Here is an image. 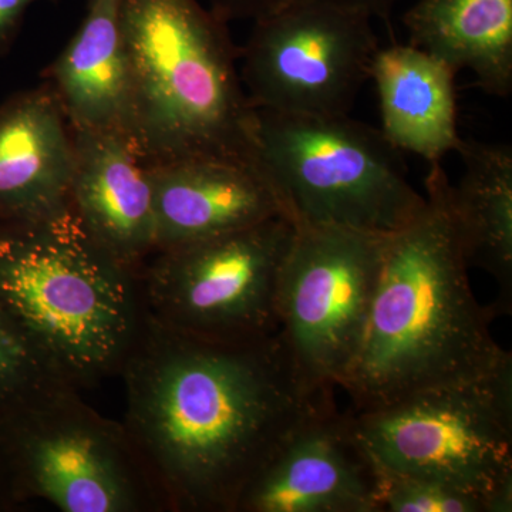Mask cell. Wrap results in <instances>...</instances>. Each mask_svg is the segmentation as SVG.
<instances>
[{
	"instance_id": "6da1fadb",
	"label": "cell",
	"mask_w": 512,
	"mask_h": 512,
	"mask_svg": "<svg viewBox=\"0 0 512 512\" xmlns=\"http://www.w3.org/2000/svg\"><path fill=\"white\" fill-rule=\"evenodd\" d=\"M120 376L124 427L170 512H235L249 481L336 392L306 380L279 332L218 343L147 316Z\"/></svg>"
},
{
	"instance_id": "7a4b0ae2",
	"label": "cell",
	"mask_w": 512,
	"mask_h": 512,
	"mask_svg": "<svg viewBox=\"0 0 512 512\" xmlns=\"http://www.w3.org/2000/svg\"><path fill=\"white\" fill-rule=\"evenodd\" d=\"M450 187L431 163L423 210L387 235L365 330L338 386L353 410L483 379L512 360L491 335L497 308L481 306L468 281Z\"/></svg>"
},
{
	"instance_id": "3957f363",
	"label": "cell",
	"mask_w": 512,
	"mask_h": 512,
	"mask_svg": "<svg viewBox=\"0 0 512 512\" xmlns=\"http://www.w3.org/2000/svg\"><path fill=\"white\" fill-rule=\"evenodd\" d=\"M119 16L133 79L131 146L144 164L214 158L262 174L228 23L198 0H119Z\"/></svg>"
},
{
	"instance_id": "277c9868",
	"label": "cell",
	"mask_w": 512,
	"mask_h": 512,
	"mask_svg": "<svg viewBox=\"0 0 512 512\" xmlns=\"http://www.w3.org/2000/svg\"><path fill=\"white\" fill-rule=\"evenodd\" d=\"M0 306L77 390L120 375L146 316L138 275L94 242L70 205L0 222Z\"/></svg>"
},
{
	"instance_id": "5b68a950",
	"label": "cell",
	"mask_w": 512,
	"mask_h": 512,
	"mask_svg": "<svg viewBox=\"0 0 512 512\" xmlns=\"http://www.w3.org/2000/svg\"><path fill=\"white\" fill-rule=\"evenodd\" d=\"M262 174L285 217L302 227H343L389 235L424 204L400 151L382 130L350 116L255 109Z\"/></svg>"
},
{
	"instance_id": "8992f818",
	"label": "cell",
	"mask_w": 512,
	"mask_h": 512,
	"mask_svg": "<svg viewBox=\"0 0 512 512\" xmlns=\"http://www.w3.org/2000/svg\"><path fill=\"white\" fill-rule=\"evenodd\" d=\"M376 466L437 478L512 511V360L483 379L350 410Z\"/></svg>"
},
{
	"instance_id": "52a82bcc",
	"label": "cell",
	"mask_w": 512,
	"mask_h": 512,
	"mask_svg": "<svg viewBox=\"0 0 512 512\" xmlns=\"http://www.w3.org/2000/svg\"><path fill=\"white\" fill-rule=\"evenodd\" d=\"M0 457L20 503L64 512H164L167 505L123 421L63 387L0 424Z\"/></svg>"
},
{
	"instance_id": "ba28073f",
	"label": "cell",
	"mask_w": 512,
	"mask_h": 512,
	"mask_svg": "<svg viewBox=\"0 0 512 512\" xmlns=\"http://www.w3.org/2000/svg\"><path fill=\"white\" fill-rule=\"evenodd\" d=\"M295 225L286 217L156 252L138 274L144 315L181 335L249 343L279 332L278 285Z\"/></svg>"
},
{
	"instance_id": "9c48e42d",
	"label": "cell",
	"mask_w": 512,
	"mask_h": 512,
	"mask_svg": "<svg viewBox=\"0 0 512 512\" xmlns=\"http://www.w3.org/2000/svg\"><path fill=\"white\" fill-rule=\"evenodd\" d=\"M372 20L328 0H289L255 20L239 56L254 109L348 116L379 50Z\"/></svg>"
},
{
	"instance_id": "30bf717a",
	"label": "cell",
	"mask_w": 512,
	"mask_h": 512,
	"mask_svg": "<svg viewBox=\"0 0 512 512\" xmlns=\"http://www.w3.org/2000/svg\"><path fill=\"white\" fill-rule=\"evenodd\" d=\"M386 238L343 227L295 229L279 276V333L312 386L336 390L348 370L365 330Z\"/></svg>"
},
{
	"instance_id": "8fae6325",
	"label": "cell",
	"mask_w": 512,
	"mask_h": 512,
	"mask_svg": "<svg viewBox=\"0 0 512 512\" xmlns=\"http://www.w3.org/2000/svg\"><path fill=\"white\" fill-rule=\"evenodd\" d=\"M235 512H379L375 463L335 396L266 461Z\"/></svg>"
},
{
	"instance_id": "7c38bea8",
	"label": "cell",
	"mask_w": 512,
	"mask_h": 512,
	"mask_svg": "<svg viewBox=\"0 0 512 512\" xmlns=\"http://www.w3.org/2000/svg\"><path fill=\"white\" fill-rule=\"evenodd\" d=\"M74 148L70 208L96 244L140 274L156 254L150 167L121 134L74 131Z\"/></svg>"
},
{
	"instance_id": "4fadbf2b",
	"label": "cell",
	"mask_w": 512,
	"mask_h": 512,
	"mask_svg": "<svg viewBox=\"0 0 512 512\" xmlns=\"http://www.w3.org/2000/svg\"><path fill=\"white\" fill-rule=\"evenodd\" d=\"M74 131L52 86L0 106V222L53 217L69 207Z\"/></svg>"
},
{
	"instance_id": "5bb4252c",
	"label": "cell",
	"mask_w": 512,
	"mask_h": 512,
	"mask_svg": "<svg viewBox=\"0 0 512 512\" xmlns=\"http://www.w3.org/2000/svg\"><path fill=\"white\" fill-rule=\"evenodd\" d=\"M154 188L156 252L285 217L254 165L190 158L148 165Z\"/></svg>"
},
{
	"instance_id": "9a60e30c",
	"label": "cell",
	"mask_w": 512,
	"mask_h": 512,
	"mask_svg": "<svg viewBox=\"0 0 512 512\" xmlns=\"http://www.w3.org/2000/svg\"><path fill=\"white\" fill-rule=\"evenodd\" d=\"M42 76L74 131L121 134L131 143L133 79L119 0H89L82 26Z\"/></svg>"
},
{
	"instance_id": "2e32d148",
	"label": "cell",
	"mask_w": 512,
	"mask_h": 512,
	"mask_svg": "<svg viewBox=\"0 0 512 512\" xmlns=\"http://www.w3.org/2000/svg\"><path fill=\"white\" fill-rule=\"evenodd\" d=\"M456 74L410 43L379 47L370 80L379 96L382 133L394 148L430 164L457 153L463 138L457 128Z\"/></svg>"
},
{
	"instance_id": "e0dca14e",
	"label": "cell",
	"mask_w": 512,
	"mask_h": 512,
	"mask_svg": "<svg viewBox=\"0 0 512 512\" xmlns=\"http://www.w3.org/2000/svg\"><path fill=\"white\" fill-rule=\"evenodd\" d=\"M410 45L470 70L495 97L512 92V0H417L404 13Z\"/></svg>"
},
{
	"instance_id": "ac0fdd59",
	"label": "cell",
	"mask_w": 512,
	"mask_h": 512,
	"mask_svg": "<svg viewBox=\"0 0 512 512\" xmlns=\"http://www.w3.org/2000/svg\"><path fill=\"white\" fill-rule=\"evenodd\" d=\"M464 171L451 183L450 200L468 266L488 272L507 311L512 295V148L463 140Z\"/></svg>"
},
{
	"instance_id": "d6986e66",
	"label": "cell",
	"mask_w": 512,
	"mask_h": 512,
	"mask_svg": "<svg viewBox=\"0 0 512 512\" xmlns=\"http://www.w3.org/2000/svg\"><path fill=\"white\" fill-rule=\"evenodd\" d=\"M73 387L0 306V424L47 394Z\"/></svg>"
},
{
	"instance_id": "ffe728a7",
	"label": "cell",
	"mask_w": 512,
	"mask_h": 512,
	"mask_svg": "<svg viewBox=\"0 0 512 512\" xmlns=\"http://www.w3.org/2000/svg\"><path fill=\"white\" fill-rule=\"evenodd\" d=\"M376 476L379 512H494L485 495L437 478L379 466Z\"/></svg>"
},
{
	"instance_id": "44dd1931",
	"label": "cell",
	"mask_w": 512,
	"mask_h": 512,
	"mask_svg": "<svg viewBox=\"0 0 512 512\" xmlns=\"http://www.w3.org/2000/svg\"><path fill=\"white\" fill-rule=\"evenodd\" d=\"M211 12L224 22L264 18L286 5L289 0H210Z\"/></svg>"
},
{
	"instance_id": "7402d4cb",
	"label": "cell",
	"mask_w": 512,
	"mask_h": 512,
	"mask_svg": "<svg viewBox=\"0 0 512 512\" xmlns=\"http://www.w3.org/2000/svg\"><path fill=\"white\" fill-rule=\"evenodd\" d=\"M45 0H0V57L8 55L30 6ZM59 2V0H46Z\"/></svg>"
},
{
	"instance_id": "603a6c76",
	"label": "cell",
	"mask_w": 512,
	"mask_h": 512,
	"mask_svg": "<svg viewBox=\"0 0 512 512\" xmlns=\"http://www.w3.org/2000/svg\"><path fill=\"white\" fill-rule=\"evenodd\" d=\"M345 8L359 10L370 18L387 19L397 0H328Z\"/></svg>"
},
{
	"instance_id": "cb8c5ba5",
	"label": "cell",
	"mask_w": 512,
	"mask_h": 512,
	"mask_svg": "<svg viewBox=\"0 0 512 512\" xmlns=\"http://www.w3.org/2000/svg\"><path fill=\"white\" fill-rule=\"evenodd\" d=\"M20 503L18 494L15 493L8 471H6L5 464H3L2 457H0V510H6L9 507H16Z\"/></svg>"
}]
</instances>
